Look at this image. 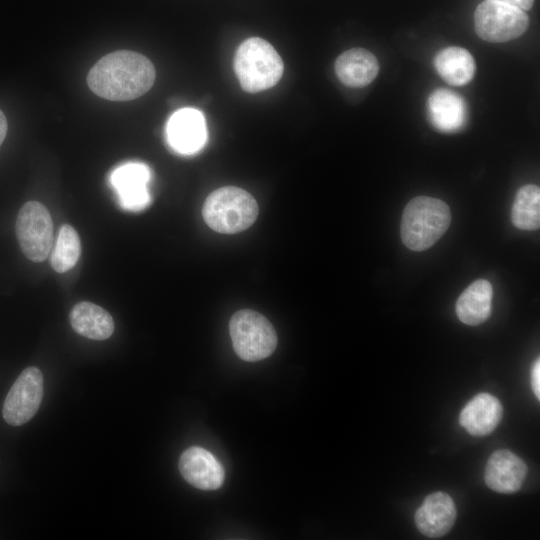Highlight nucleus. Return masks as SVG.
Wrapping results in <instances>:
<instances>
[{
	"label": "nucleus",
	"mask_w": 540,
	"mask_h": 540,
	"mask_svg": "<svg viewBox=\"0 0 540 540\" xmlns=\"http://www.w3.org/2000/svg\"><path fill=\"white\" fill-rule=\"evenodd\" d=\"M156 71L144 55L129 50L109 53L90 69L87 84L93 93L111 101H129L148 92Z\"/></svg>",
	"instance_id": "obj_1"
},
{
	"label": "nucleus",
	"mask_w": 540,
	"mask_h": 540,
	"mask_svg": "<svg viewBox=\"0 0 540 540\" xmlns=\"http://www.w3.org/2000/svg\"><path fill=\"white\" fill-rule=\"evenodd\" d=\"M450 222V209L444 201L428 196L415 197L402 214V242L410 250L424 251L442 237Z\"/></svg>",
	"instance_id": "obj_2"
},
{
	"label": "nucleus",
	"mask_w": 540,
	"mask_h": 540,
	"mask_svg": "<svg viewBox=\"0 0 540 540\" xmlns=\"http://www.w3.org/2000/svg\"><path fill=\"white\" fill-rule=\"evenodd\" d=\"M234 71L242 89L257 93L275 86L284 71L282 58L276 49L260 37H250L237 48Z\"/></svg>",
	"instance_id": "obj_3"
},
{
	"label": "nucleus",
	"mask_w": 540,
	"mask_h": 540,
	"mask_svg": "<svg viewBox=\"0 0 540 540\" xmlns=\"http://www.w3.org/2000/svg\"><path fill=\"white\" fill-rule=\"evenodd\" d=\"M255 198L246 190L225 186L206 198L202 215L205 223L222 234H235L248 229L258 216Z\"/></svg>",
	"instance_id": "obj_4"
},
{
	"label": "nucleus",
	"mask_w": 540,
	"mask_h": 540,
	"mask_svg": "<svg viewBox=\"0 0 540 540\" xmlns=\"http://www.w3.org/2000/svg\"><path fill=\"white\" fill-rule=\"evenodd\" d=\"M229 332L235 353L245 361L265 359L277 346L273 325L265 316L251 309L239 310L232 315Z\"/></svg>",
	"instance_id": "obj_5"
},
{
	"label": "nucleus",
	"mask_w": 540,
	"mask_h": 540,
	"mask_svg": "<svg viewBox=\"0 0 540 540\" xmlns=\"http://www.w3.org/2000/svg\"><path fill=\"white\" fill-rule=\"evenodd\" d=\"M528 25L525 11L504 2L486 0L474 12L475 31L488 42L500 43L518 38Z\"/></svg>",
	"instance_id": "obj_6"
},
{
	"label": "nucleus",
	"mask_w": 540,
	"mask_h": 540,
	"mask_svg": "<svg viewBox=\"0 0 540 540\" xmlns=\"http://www.w3.org/2000/svg\"><path fill=\"white\" fill-rule=\"evenodd\" d=\"M15 231L21 251L33 262L49 256L53 242V223L48 209L40 202L28 201L18 212Z\"/></svg>",
	"instance_id": "obj_7"
},
{
	"label": "nucleus",
	"mask_w": 540,
	"mask_h": 540,
	"mask_svg": "<svg viewBox=\"0 0 540 540\" xmlns=\"http://www.w3.org/2000/svg\"><path fill=\"white\" fill-rule=\"evenodd\" d=\"M43 375L37 367H27L10 388L2 409L4 420L12 426L28 422L38 411L43 397Z\"/></svg>",
	"instance_id": "obj_8"
},
{
	"label": "nucleus",
	"mask_w": 540,
	"mask_h": 540,
	"mask_svg": "<svg viewBox=\"0 0 540 540\" xmlns=\"http://www.w3.org/2000/svg\"><path fill=\"white\" fill-rule=\"evenodd\" d=\"M168 145L181 155H193L201 151L208 140L206 119L195 108L185 107L175 111L165 127Z\"/></svg>",
	"instance_id": "obj_9"
},
{
	"label": "nucleus",
	"mask_w": 540,
	"mask_h": 540,
	"mask_svg": "<svg viewBox=\"0 0 540 540\" xmlns=\"http://www.w3.org/2000/svg\"><path fill=\"white\" fill-rule=\"evenodd\" d=\"M110 184L114 188L121 207L138 212L145 209L150 201V168L142 162H127L116 167L110 175Z\"/></svg>",
	"instance_id": "obj_10"
},
{
	"label": "nucleus",
	"mask_w": 540,
	"mask_h": 540,
	"mask_svg": "<svg viewBox=\"0 0 540 540\" xmlns=\"http://www.w3.org/2000/svg\"><path fill=\"white\" fill-rule=\"evenodd\" d=\"M182 477L201 490H216L223 485L224 468L208 450L193 446L186 449L179 459Z\"/></svg>",
	"instance_id": "obj_11"
},
{
	"label": "nucleus",
	"mask_w": 540,
	"mask_h": 540,
	"mask_svg": "<svg viewBox=\"0 0 540 540\" xmlns=\"http://www.w3.org/2000/svg\"><path fill=\"white\" fill-rule=\"evenodd\" d=\"M527 474V466L507 449L495 451L485 467V483L493 491L510 494L518 491Z\"/></svg>",
	"instance_id": "obj_12"
},
{
	"label": "nucleus",
	"mask_w": 540,
	"mask_h": 540,
	"mask_svg": "<svg viewBox=\"0 0 540 540\" xmlns=\"http://www.w3.org/2000/svg\"><path fill=\"white\" fill-rule=\"evenodd\" d=\"M456 516L453 499L444 492H434L424 499L415 512V524L423 535L439 538L450 531Z\"/></svg>",
	"instance_id": "obj_13"
},
{
	"label": "nucleus",
	"mask_w": 540,
	"mask_h": 540,
	"mask_svg": "<svg viewBox=\"0 0 540 540\" xmlns=\"http://www.w3.org/2000/svg\"><path fill=\"white\" fill-rule=\"evenodd\" d=\"M428 115L434 127L443 132H453L462 128L467 118V106L458 93L438 88L428 98Z\"/></svg>",
	"instance_id": "obj_14"
},
{
	"label": "nucleus",
	"mask_w": 540,
	"mask_h": 540,
	"mask_svg": "<svg viewBox=\"0 0 540 540\" xmlns=\"http://www.w3.org/2000/svg\"><path fill=\"white\" fill-rule=\"evenodd\" d=\"M503 408L491 394L479 393L462 409L459 422L473 436L490 434L499 424Z\"/></svg>",
	"instance_id": "obj_15"
},
{
	"label": "nucleus",
	"mask_w": 540,
	"mask_h": 540,
	"mask_svg": "<svg viewBox=\"0 0 540 540\" xmlns=\"http://www.w3.org/2000/svg\"><path fill=\"white\" fill-rule=\"evenodd\" d=\"M376 57L363 48H352L340 54L335 61L338 79L348 87L360 88L370 84L377 76Z\"/></svg>",
	"instance_id": "obj_16"
},
{
	"label": "nucleus",
	"mask_w": 540,
	"mask_h": 540,
	"mask_svg": "<svg viewBox=\"0 0 540 540\" xmlns=\"http://www.w3.org/2000/svg\"><path fill=\"white\" fill-rule=\"evenodd\" d=\"M69 321L74 331L93 340L108 339L114 331L112 316L102 307L88 301L73 306Z\"/></svg>",
	"instance_id": "obj_17"
},
{
	"label": "nucleus",
	"mask_w": 540,
	"mask_h": 540,
	"mask_svg": "<svg viewBox=\"0 0 540 540\" xmlns=\"http://www.w3.org/2000/svg\"><path fill=\"white\" fill-rule=\"evenodd\" d=\"M493 289L489 281L478 279L470 284L456 302V314L461 322L476 326L490 315Z\"/></svg>",
	"instance_id": "obj_18"
},
{
	"label": "nucleus",
	"mask_w": 540,
	"mask_h": 540,
	"mask_svg": "<svg viewBox=\"0 0 540 540\" xmlns=\"http://www.w3.org/2000/svg\"><path fill=\"white\" fill-rule=\"evenodd\" d=\"M433 62L441 78L451 85H466L475 73L474 58L462 47L450 46L439 51Z\"/></svg>",
	"instance_id": "obj_19"
},
{
	"label": "nucleus",
	"mask_w": 540,
	"mask_h": 540,
	"mask_svg": "<svg viewBox=\"0 0 540 540\" xmlns=\"http://www.w3.org/2000/svg\"><path fill=\"white\" fill-rule=\"evenodd\" d=\"M511 221L521 230H536L540 226V189L533 184L518 189L512 209Z\"/></svg>",
	"instance_id": "obj_20"
},
{
	"label": "nucleus",
	"mask_w": 540,
	"mask_h": 540,
	"mask_svg": "<svg viewBox=\"0 0 540 540\" xmlns=\"http://www.w3.org/2000/svg\"><path fill=\"white\" fill-rule=\"evenodd\" d=\"M81 253V242L77 231L69 224H63L55 245L50 253V264L58 273H64L75 266Z\"/></svg>",
	"instance_id": "obj_21"
},
{
	"label": "nucleus",
	"mask_w": 540,
	"mask_h": 540,
	"mask_svg": "<svg viewBox=\"0 0 540 540\" xmlns=\"http://www.w3.org/2000/svg\"><path fill=\"white\" fill-rule=\"evenodd\" d=\"M531 386L534 395L537 399H540V361H535L531 372Z\"/></svg>",
	"instance_id": "obj_22"
},
{
	"label": "nucleus",
	"mask_w": 540,
	"mask_h": 540,
	"mask_svg": "<svg viewBox=\"0 0 540 540\" xmlns=\"http://www.w3.org/2000/svg\"><path fill=\"white\" fill-rule=\"evenodd\" d=\"M8 124L4 113L0 110V146L7 134Z\"/></svg>",
	"instance_id": "obj_23"
},
{
	"label": "nucleus",
	"mask_w": 540,
	"mask_h": 540,
	"mask_svg": "<svg viewBox=\"0 0 540 540\" xmlns=\"http://www.w3.org/2000/svg\"><path fill=\"white\" fill-rule=\"evenodd\" d=\"M495 1L504 2L507 4L513 5V0H495Z\"/></svg>",
	"instance_id": "obj_24"
}]
</instances>
